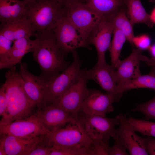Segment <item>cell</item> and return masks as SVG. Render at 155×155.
<instances>
[{"mask_svg": "<svg viewBox=\"0 0 155 155\" xmlns=\"http://www.w3.org/2000/svg\"><path fill=\"white\" fill-rule=\"evenodd\" d=\"M4 88L7 103V112L0 121V125L28 117L38 110L35 102L26 93L23 80L15 66L5 74Z\"/></svg>", "mask_w": 155, "mask_h": 155, "instance_id": "6da1fadb", "label": "cell"}, {"mask_svg": "<svg viewBox=\"0 0 155 155\" xmlns=\"http://www.w3.org/2000/svg\"><path fill=\"white\" fill-rule=\"evenodd\" d=\"M33 52V59L41 70L40 75L49 81L61 73L70 65L57 44L53 32L37 34Z\"/></svg>", "mask_w": 155, "mask_h": 155, "instance_id": "7a4b0ae2", "label": "cell"}, {"mask_svg": "<svg viewBox=\"0 0 155 155\" xmlns=\"http://www.w3.org/2000/svg\"><path fill=\"white\" fill-rule=\"evenodd\" d=\"M63 8L56 0H38L28 4L26 18L37 34L53 32L63 17Z\"/></svg>", "mask_w": 155, "mask_h": 155, "instance_id": "3957f363", "label": "cell"}, {"mask_svg": "<svg viewBox=\"0 0 155 155\" xmlns=\"http://www.w3.org/2000/svg\"><path fill=\"white\" fill-rule=\"evenodd\" d=\"M44 140L50 147H82L91 145L93 140L87 133L81 119L79 122L69 123L46 135Z\"/></svg>", "mask_w": 155, "mask_h": 155, "instance_id": "277c9868", "label": "cell"}, {"mask_svg": "<svg viewBox=\"0 0 155 155\" xmlns=\"http://www.w3.org/2000/svg\"><path fill=\"white\" fill-rule=\"evenodd\" d=\"M73 60L69 66L58 75L48 82L46 105L60 96L77 81L82 72L83 61L75 50L72 52Z\"/></svg>", "mask_w": 155, "mask_h": 155, "instance_id": "5b68a950", "label": "cell"}, {"mask_svg": "<svg viewBox=\"0 0 155 155\" xmlns=\"http://www.w3.org/2000/svg\"><path fill=\"white\" fill-rule=\"evenodd\" d=\"M53 32L58 46L65 56L78 48H90L88 36L63 16Z\"/></svg>", "mask_w": 155, "mask_h": 155, "instance_id": "8992f818", "label": "cell"}, {"mask_svg": "<svg viewBox=\"0 0 155 155\" xmlns=\"http://www.w3.org/2000/svg\"><path fill=\"white\" fill-rule=\"evenodd\" d=\"M51 133L41 123L38 109L28 117L0 125V134H9L24 138L47 135Z\"/></svg>", "mask_w": 155, "mask_h": 155, "instance_id": "52a82bcc", "label": "cell"}, {"mask_svg": "<svg viewBox=\"0 0 155 155\" xmlns=\"http://www.w3.org/2000/svg\"><path fill=\"white\" fill-rule=\"evenodd\" d=\"M80 113L85 129L93 140L109 143V139L115 134V126L120 124L118 118Z\"/></svg>", "mask_w": 155, "mask_h": 155, "instance_id": "ba28073f", "label": "cell"}, {"mask_svg": "<svg viewBox=\"0 0 155 155\" xmlns=\"http://www.w3.org/2000/svg\"><path fill=\"white\" fill-rule=\"evenodd\" d=\"M63 7V16L89 38L102 18L85 3H73Z\"/></svg>", "mask_w": 155, "mask_h": 155, "instance_id": "9c48e42d", "label": "cell"}, {"mask_svg": "<svg viewBox=\"0 0 155 155\" xmlns=\"http://www.w3.org/2000/svg\"><path fill=\"white\" fill-rule=\"evenodd\" d=\"M88 80L86 69L82 70L80 76L74 84L51 103L73 114L78 115L88 91L87 83Z\"/></svg>", "mask_w": 155, "mask_h": 155, "instance_id": "30bf717a", "label": "cell"}, {"mask_svg": "<svg viewBox=\"0 0 155 155\" xmlns=\"http://www.w3.org/2000/svg\"><path fill=\"white\" fill-rule=\"evenodd\" d=\"M19 72L23 80L26 93L36 103L38 109H41L46 105L48 81L40 75L36 76L31 73L25 63H20Z\"/></svg>", "mask_w": 155, "mask_h": 155, "instance_id": "8fae6325", "label": "cell"}, {"mask_svg": "<svg viewBox=\"0 0 155 155\" xmlns=\"http://www.w3.org/2000/svg\"><path fill=\"white\" fill-rule=\"evenodd\" d=\"M113 95L95 89H89L81 106L80 112L105 116L114 110L113 104L118 101Z\"/></svg>", "mask_w": 155, "mask_h": 155, "instance_id": "7c38bea8", "label": "cell"}, {"mask_svg": "<svg viewBox=\"0 0 155 155\" xmlns=\"http://www.w3.org/2000/svg\"><path fill=\"white\" fill-rule=\"evenodd\" d=\"M113 15L102 18L89 36L90 44H94L97 51L98 64L106 63L105 53L110 47L114 30L112 22Z\"/></svg>", "mask_w": 155, "mask_h": 155, "instance_id": "4fadbf2b", "label": "cell"}, {"mask_svg": "<svg viewBox=\"0 0 155 155\" xmlns=\"http://www.w3.org/2000/svg\"><path fill=\"white\" fill-rule=\"evenodd\" d=\"M38 110L41 123L51 131L68 123H77L81 120L80 113L73 114L53 103Z\"/></svg>", "mask_w": 155, "mask_h": 155, "instance_id": "5bb4252c", "label": "cell"}, {"mask_svg": "<svg viewBox=\"0 0 155 155\" xmlns=\"http://www.w3.org/2000/svg\"><path fill=\"white\" fill-rule=\"evenodd\" d=\"M88 80H92L100 87L119 100L122 95L118 92L115 69L106 63L102 64L96 63L91 69H86Z\"/></svg>", "mask_w": 155, "mask_h": 155, "instance_id": "9a60e30c", "label": "cell"}, {"mask_svg": "<svg viewBox=\"0 0 155 155\" xmlns=\"http://www.w3.org/2000/svg\"><path fill=\"white\" fill-rule=\"evenodd\" d=\"M119 127L115 129V135L131 155H148L145 143L146 137L137 135L135 132L125 123L120 122Z\"/></svg>", "mask_w": 155, "mask_h": 155, "instance_id": "2e32d148", "label": "cell"}, {"mask_svg": "<svg viewBox=\"0 0 155 155\" xmlns=\"http://www.w3.org/2000/svg\"><path fill=\"white\" fill-rule=\"evenodd\" d=\"M142 51L133 48L130 55L118 63L115 70L117 86L141 75L140 70Z\"/></svg>", "mask_w": 155, "mask_h": 155, "instance_id": "e0dca14e", "label": "cell"}, {"mask_svg": "<svg viewBox=\"0 0 155 155\" xmlns=\"http://www.w3.org/2000/svg\"><path fill=\"white\" fill-rule=\"evenodd\" d=\"M6 155H26L45 135L31 138L19 137L9 134H0Z\"/></svg>", "mask_w": 155, "mask_h": 155, "instance_id": "ac0fdd59", "label": "cell"}, {"mask_svg": "<svg viewBox=\"0 0 155 155\" xmlns=\"http://www.w3.org/2000/svg\"><path fill=\"white\" fill-rule=\"evenodd\" d=\"M36 40L24 38L13 42L10 53L5 59L0 61V69H10L21 63L24 56L30 52L33 53L35 48Z\"/></svg>", "mask_w": 155, "mask_h": 155, "instance_id": "d6986e66", "label": "cell"}, {"mask_svg": "<svg viewBox=\"0 0 155 155\" xmlns=\"http://www.w3.org/2000/svg\"><path fill=\"white\" fill-rule=\"evenodd\" d=\"M0 34L13 42L21 38L36 37L37 35L30 22L26 17L1 25Z\"/></svg>", "mask_w": 155, "mask_h": 155, "instance_id": "ffe728a7", "label": "cell"}, {"mask_svg": "<svg viewBox=\"0 0 155 155\" xmlns=\"http://www.w3.org/2000/svg\"><path fill=\"white\" fill-rule=\"evenodd\" d=\"M27 5L23 0H0V25L26 17Z\"/></svg>", "mask_w": 155, "mask_h": 155, "instance_id": "44dd1931", "label": "cell"}, {"mask_svg": "<svg viewBox=\"0 0 155 155\" xmlns=\"http://www.w3.org/2000/svg\"><path fill=\"white\" fill-rule=\"evenodd\" d=\"M124 3L129 20L133 24L142 23L149 27L153 26L154 23L150 15L146 12L140 0H124Z\"/></svg>", "mask_w": 155, "mask_h": 155, "instance_id": "7402d4cb", "label": "cell"}, {"mask_svg": "<svg viewBox=\"0 0 155 155\" xmlns=\"http://www.w3.org/2000/svg\"><path fill=\"white\" fill-rule=\"evenodd\" d=\"M85 4L102 18L114 14L125 5L124 0H87Z\"/></svg>", "mask_w": 155, "mask_h": 155, "instance_id": "603a6c76", "label": "cell"}, {"mask_svg": "<svg viewBox=\"0 0 155 155\" xmlns=\"http://www.w3.org/2000/svg\"><path fill=\"white\" fill-rule=\"evenodd\" d=\"M116 117L120 122H122L135 131H138L144 136L155 137V122L139 119L121 113Z\"/></svg>", "mask_w": 155, "mask_h": 155, "instance_id": "cb8c5ba5", "label": "cell"}, {"mask_svg": "<svg viewBox=\"0 0 155 155\" xmlns=\"http://www.w3.org/2000/svg\"><path fill=\"white\" fill-rule=\"evenodd\" d=\"M144 88L153 89L155 90V69L152 68L148 74L139 76L136 78L117 86L119 92L121 95L128 90Z\"/></svg>", "mask_w": 155, "mask_h": 155, "instance_id": "d4e9b609", "label": "cell"}, {"mask_svg": "<svg viewBox=\"0 0 155 155\" xmlns=\"http://www.w3.org/2000/svg\"><path fill=\"white\" fill-rule=\"evenodd\" d=\"M123 7L121 8L112 17V22L114 28L121 31L125 36L127 40L132 46H133V39L134 35L133 24L126 15Z\"/></svg>", "mask_w": 155, "mask_h": 155, "instance_id": "484cf974", "label": "cell"}, {"mask_svg": "<svg viewBox=\"0 0 155 155\" xmlns=\"http://www.w3.org/2000/svg\"><path fill=\"white\" fill-rule=\"evenodd\" d=\"M113 37L109 48L111 59V65L115 69L120 60L119 57L123 45L127 40L123 33L121 30L114 28Z\"/></svg>", "mask_w": 155, "mask_h": 155, "instance_id": "4316f807", "label": "cell"}, {"mask_svg": "<svg viewBox=\"0 0 155 155\" xmlns=\"http://www.w3.org/2000/svg\"><path fill=\"white\" fill-rule=\"evenodd\" d=\"M92 144L84 147L70 148L51 147L49 155H90Z\"/></svg>", "mask_w": 155, "mask_h": 155, "instance_id": "83f0119b", "label": "cell"}, {"mask_svg": "<svg viewBox=\"0 0 155 155\" xmlns=\"http://www.w3.org/2000/svg\"><path fill=\"white\" fill-rule=\"evenodd\" d=\"M131 111L141 113L144 115L145 119L155 120V96L148 102L137 104Z\"/></svg>", "mask_w": 155, "mask_h": 155, "instance_id": "f1b7e54d", "label": "cell"}, {"mask_svg": "<svg viewBox=\"0 0 155 155\" xmlns=\"http://www.w3.org/2000/svg\"><path fill=\"white\" fill-rule=\"evenodd\" d=\"M109 143L93 140L91 144L90 155H108Z\"/></svg>", "mask_w": 155, "mask_h": 155, "instance_id": "f546056e", "label": "cell"}, {"mask_svg": "<svg viewBox=\"0 0 155 155\" xmlns=\"http://www.w3.org/2000/svg\"><path fill=\"white\" fill-rule=\"evenodd\" d=\"M50 149V147L46 142L44 138L27 152L26 155H49Z\"/></svg>", "mask_w": 155, "mask_h": 155, "instance_id": "4dcf8cb0", "label": "cell"}, {"mask_svg": "<svg viewBox=\"0 0 155 155\" xmlns=\"http://www.w3.org/2000/svg\"><path fill=\"white\" fill-rule=\"evenodd\" d=\"M112 137L114 140V143L112 146L109 147L108 155H129L126 148L115 135Z\"/></svg>", "mask_w": 155, "mask_h": 155, "instance_id": "1f68e13d", "label": "cell"}, {"mask_svg": "<svg viewBox=\"0 0 155 155\" xmlns=\"http://www.w3.org/2000/svg\"><path fill=\"white\" fill-rule=\"evenodd\" d=\"M151 40L147 35L143 34L134 36L133 43L138 49L142 51L149 49L150 46Z\"/></svg>", "mask_w": 155, "mask_h": 155, "instance_id": "d6a6232c", "label": "cell"}, {"mask_svg": "<svg viewBox=\"0 0 155 155\" xmlns=\"http://www.w3.org/2000/svg\"><path fill=\"white\" fill-rule=\"evenodd\" d=\"M12 42L0 34V61L5 59L9 55Z\"/></svg>", "mask_w": 155, "mask_h": 155, "instance_id": "836d02e7", "label": "cell"}, {"mask_svg": "<svg viewBox=\"0 0 155 155\" xmlns=\"http://www.w3.org/2000/svg\"><path fill=\"white\" fill-rule=\"evenodd\" d=\"M7 110V103L5 89L2 86L0 88V115L1 119L6 115Z\"/></svg>", "mask_w": 155, "mask_h": 155, "instance_id": "e575fe53", "label": "cell"}, {"mask_svg": "<svg viewBox=\"0 0 155 155\" xmlns=\"http://www.w3.org/2000/svg\"><path fill=\"white\" fill-rule=\"evenodd\" d=\"M145 146L148 154L155 155V138L151 137L146 136Z\"/></svg>", "mask_w": 155, "mask_h": 155, "instance_id": "d590c367", "label": "cell"}, {"mask_svg": "<svg viewBox=\"0 0 155 155\" xmlns=\"http://www.w3.org/2000/svg\"><path fill=\"white\" fill-rule=\"evenodd\" d=\"M140 59L144 62L147 65L155 69V59L152 57L149 58L142 54L140 56Z\"/></svg>", "mask_w": 155, "mask_h": 155, "instance_id": "8d00e7d4", "label": "cell"}, {"mask_svg": "<svg viewBox=\"0 0 155 155\" xmlns=\"http://www.w3.org/2000/svg\"><path fill=\"white\" fill-rule=\"evenodd\" d=\"M63 6L78 3H85L87 0H56Z\"/></svg>", "mask_w": 155, "mask_h": 155, "instance_id": "74e56055", "label": "cell"}, {"mask_svg": "<svg viewBox=\"0 0 155 155\" xmlns=\"http://www.w3.org/2000/svg\"><path fill=\"white\" fill-rule=\"evenodd\" d=\"M149 49L152 57L155 59V43L150 46Z\"/></svg>", "mask_w": 155, "mask_h": 155, "instance_id": "f35d334b", "label": "cell"}, {"mask_svg": "<svg viewBox=\"0 0 155 155\" xmlns=\"http://www.w3.org/2000/svg\"><path fill=\"white\" fill-rule=\"evenodd\" d=\"M0 155H6L2 142L0 141Z\"/></svg>", "mask_w": 155, "mask_h": 155, "instance_id": "ab89813d", "label": "cell"}, {"mask_svg": "<svg viewBox=\"0 0 155 155\" xmlns=\"http://www.w3.org/2000/svg\"><path fill=\"white\" fill-rule=\"evenodd\" d=\"M150 16L153 23H155V8L152 11Z\"/></svg>", "mask_w": 155, "mask_h": 155, "instance_id": "60d3db41", "label": "cell"}, {"mask_svg": "<svg viewBox=\"0 0 155 155\" xmlns=\"http://www.w3.org/2000/svg\"><path fill=\"white\" fill-rule=\"evenodd\" d=\"M24 0V1H26L28 3V4H29V3H33L38 0Z\"/></svg>", "mask_w": 155, "mask_h": 155, "instance_id": "b9f144b4", "label": "cell"}, {"mask_svg": "<svg viewBox=\"0 0 155 155\" xmlns=\"http://www.w3.org/2000/svg\"><path fill=\"white\" fill-rule=\"evenodd\" d=\"M149 1L152 3H155V0H149Z\"/></svg>", "mask_w": 155, "mask_h": 155, "instance_id": "7bdbcfd3", "label": "cell"}]
</instances>
